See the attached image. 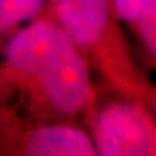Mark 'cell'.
Masks as SVG:
<instances>
[{
	"mask_svg": "<svg viewBox=\"0 0 156 156\" xmlns=\"http://www.w3.org/2000/svg\"><path fill=\"white\" fill-rule=\"evenodd\" d=\"M112 0H51L59 23L80 48H93L106 34Z\"/></svg>",
	"mask_w": 156,
	"mask_h": 156,
	"instance_id": "3",
	"label": "cell"
},
{
	"mask_svg": "<svg viewBox=\"0 0 156 156\" xmlns=\"http://www.w3.org/2000/svg\"><path fill=\"white\" fill-rule=\"evenodd\" d=\"M95 126L94 146L98 155L137 156L155 151L151 117L136 104H108L98 114Z\"/></svg>",
	"mask_w": 156,
	"mask_h": 156,
	"instance_id": "2",
	"label": "cell"
},
{
	"mask_svg": "<svg viewBox=\"0 0 156 156\" xmlns=\"http://www.w3.org/2000/svg\"><path fill=\"white\" fill-rule=\"evenodd\" d=\"M45 3L46 0H0V32L35 17Z\"/></svg>",
	"mask_w": 156,
	"mask_h": 156,
	"instance_id": "5",
	"label": "cell"
},
{
	"mask_svg": "<svg viewBox=\"0 0 156 156\" xmlns=\"http://www.w3.org/2000/svg\"><path fill=\"white\" fill-rule=\"evenodd\" d=\"M32 156H91L95 146L84 130L69 124H51L34 130L25 145Z\"/></svg>",
	"mask_w": 156,
	"mask_h": 156,
	"instance_id": "4",
	"label": "cell"
},
{
	"mask_svg": "<svg viewBox=\"0 0 156 156\" xmlns=\"http://www.w3.org/2000/svg\"><path fill=\"white\" fill-rule=\"evenodd\" d=\"M6 61L34 80L52 107L81 112L91 95V80L81 48L52 20H36L19 30L6 48Z\"/></svg>",
	"mask_w": 156,
	"mask_h": 156,
	"instance_id": "1",
	"label": "cell"
},
{
	"mask_svg": "<svg viewBox=\"0 0 156 156\" xmlns=\"http://www.w3.org/2000/svg\"><path fill=\"white\" fill-rule=\"evenodd\" d=\"M114 12L124 22L136 23L151 9H156V0H112Z\"/></svg>",
	"mask_w": 156,
	"mask_h": 156,
	"instance_id": "6",
	"label": "cell"
}]
</instances>
